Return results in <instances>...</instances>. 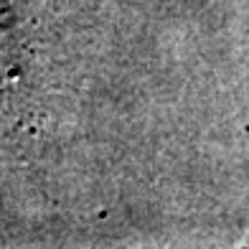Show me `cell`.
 Returning <instances> with one entry per match:
<instances>
[{
  "label": "cell",
  "mask_w": 249,
  "mask_h": 249,
  "mask_svg": "<svg viewBox=\"0 0 249 249\" xmlns=\"http://www.w3.org/2000/svg\"><path fill=\"white\" fill-rule=\"evenodd\" d=\"M23 69V28L16 0H0V94L10 89Z\"/></svg>",
  "instance_id": "1"
}]
</instances>
